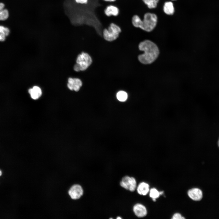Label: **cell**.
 Segmentation results:
<instances>
[{"label":"cell","mask_w":219,"mask_h":219,"mask_svg":"<svg viewBox=\"0 0 219 219\" xmlns=\"http://www.w3.org/2000/svg\"><path fill=\"white\" fill-rule=\"evenodd\" d=\"M106 2H114L116 1V0H103Z\"/></svg>","instance_id":"7402d4cb"},{"label":"cell","mask_w":219,"mask_h":219,"mask_svg":"<svg viewBox=\"0 0 219 219\" xmlns=\"http://www.w3.org/2000/svg\"><path fill=\"white\" fill-rule=\"evenodd\" d=\"M120 184L121 187L131 192L134 191L137 187V182L135 179L128 176H125L122 178Z\"/></svg>","instance_id":"5b68a950"},{"label":"cell","mask_w":219,"mask_h":219,"mask_svg":"<svg viewBox=\"0 0 219 219\" xmlns=\"http://www.w3.org/2000/svg\"><path fill=\"white\" fill-rule=\"evenodd\" d=\"M157 21V17L155 14L147 13L144 16V19L141 20L139 28L148 32L152 31L155 27Z\"/></svg>","instance_id":"7a4b0ae2"},{"label":"cell","mask_w":219,"mask_h":219,"mask_svg":"<svg viewBox=\"0 0 219 219\" xmlns=\"http://www.w3.org/2000/svg\"><path fill=\"white\" fill-rule=\"evenodd\" d=\"M163 10L167 15L173 14L174 12V8L172 3L170 2H165L163 6Z\"/></svg>","instance_id":"4fadbf2b"},{"label":"cell","mask_w":219,"mask_h":219,"mask_svg":"<svg viewBox=\"0 0 219 219\" xmlns=\"http://www.w3.org/2000/svg\"><path fill=\"white\" fill-rule=\"evenodd\" d=\"M9 12L6 9H3L0 11V20H5L9 17Z\"/></svg>","instance_id":"ac0fdd59"},{"label":"cell","mask_w":219,"mask_h":219,"mask_svg":"<svg viewBox=\"0 0 219 219\" xmlns=\"http://www.w3.org/2000/svg\"><path fill=\"white\" fill-rule=\"evenodd\" d=\"M2 171L1 170H0V176H1L2 175Z\"/></svg>","instance_id":"cb8c5ba5"},{"label":"cell","mask_w":219,"mask_h":219,"mask_svg":"<svg viewBox=\"0 0 219 219\" xmlns=\"http://www.w3.org/2000/svg\"><path fill=\"white\" fill-rule=\"evenodd\" d=\"M187 194L190 198L196 201L200 200L203 197L202 191L197 188H193L189 189L188 191Z\"/></svg>","instance_id":"ba28073f"},{"label":"cell","mask_w":219,"mask_h":219,"mask_svg":"<svg viewBox=\"0 0 219 219\" xmlns=\"http://www.w3.org/2000/svg\"><path fill=\"white\" fill-rule=\"evenodd\" d=\"M9 34V30L3 26H0V41H4L6 36Z\"/></svg>","instance_id":"5bb4252c"},{"label":"cell","mask_w":219,"mask_h":219,"mask_svg":"<svg viewBox=\"0 0 219 219\" xmlns=\"http://www.w3.org/2000/svg\"></svg>","instance_id":"d4e9b609"},{"label":"cell","mask_w":219,"mask_h":219,"mask_svg":"<svg viewBox=\"0 0 219 219\" xmlns=\"http://www.w3.org/2000/svg\"><path fill=\"white\" fill-rule=\"evenodd\" d=\"M92 60L87 53L82 52L79 54L76 60V64L74 65V69L76 71H83L86 70L91 64Z\"/></svg>","instance_id":"3957f363"},{"label":"cell","mask_w":219,"mask_h":219,"mask_svg":"<svg viewBox=\"0 0 219 219\" xmlns=\"http://www.w3.org/2000/svg\"><path fill=\"white\" fill-rule=\"evenodd\" d=\"M68 194L71 199L77 200L83 195V190L80 185L74 184L69 189Z\"/></svg>","instance_id":"8992f818"},{"label":"cell","mask_w":219,"mask_h":219,"mask_svg":"<svg viewBox=\"0 0 219 219\" xmlns=\"http://www.w3.org/2000/svg\"><path fill=\"white\" fill-rule=\"evenodd\" d=\"M139 49L143 51V54L139 55V61L144 64H150L158 57L159 50L157 45L152 41L146 40L141 42L138 45Z\"/></svg>","instance_id":"6da1fadb"},{"label":"cell","mask_w":219,"mask_h":219,"mask_svg":"<svg viewBox=\"0 0 219 219\" xmlns=\"http://www.w3.org/2000/svg\"><path fill=\"white\" fill-rule=\"evenodd\" d=\"M67 86L69 89L77 92L82 85V82L78 78H69L68 79Z\"/></svg>","instance_id":"52a82bcc"},{"label":"cell","mask_w":219,"mask_h":219,"mask_svg":"<svg viewBox=\"0 0 219 219\" xmlns=\"http://www.w3.org/2000/svg\"><path fill=\"white\" fill-rule=\"evenodd\" d=\"M144 2L150 9L156 8L159 0H142Z\"/></svg>","instance_id":"9a60e30c"},{"label":"cell","mask_w":219,"mask_h":219,"mask_svg":"<svg viewBox=\"0 0 219 219\" xmlns=\"http://www.w3.org/2000/svg\"><path fill=\"white\" fill-rule=\"evenodd\" d=\"M185 218L182 216L179 213H175L172 216V219H185Z\"/></svg>","instance_id":"d6986e66"},{"label":"cell","mask_w":219,"mask_h":219,"mask_svg":"<svg viewBox=\"0 0 219 219\" xmlns=\"http://www.w3.org/2000/svg\"><path fill=\"white\" fill-rule=\"evenodd\" d=\"M119 9L117 7L113 5L107 6L104 10L105 14L108 17L112 16H117L119 14Z\"/></svg>","instance_id":"30bf717a"},{"label":"cell","mask_w":219,"mask_h":219,"mask_svg":"<svg viewBox=\"0 0 219 219\" xmlns=\"http://www.w3.org/2000/svg\"><path fill=\"white\" fill-rule=\"evenodd\" d=\"M121 32V29L119 26L115 23H111L107 28L103 30V36L106 40L112 41L118 38Z\"/></svg>","instance_id":"277c9868"},{"label":"cell","mask_w":219,"mask_h":219,"mask_svg":"<svg viewBox=\"0 0 219 219\" xmlns=\"http://www.w3.org/2000/svg\"><path fill=\"white\" fill-rule=\"evenodd\" d=\"M217 145H218V147L219 148V138L218 140L217 141Z\"/></svg>","instance_id":"603a6c76"},{"label":"cell","mask_w":219,"mask_h":219,"mask_svg":"<svg viewBox=\"0 0 219 219\" xmlns=\"http://www.w3.org/2000/svg\"><path fill=\"white\" fill-rule=\"evenodd\" d=\"M28 92L31 97L33 99H39L41 96L42 92L41 89L38 86H35L32 88L29 89Z\"/></svg>","instance_id":"8fae6325"},{"label":"cell","mask_w":219,"mask_h":219,"mask_svg":"<svg viewBox=\"0 0 219 219\" xmlns=\"http://www.w3.org/2000/svg\"><path fill=\"white\" fill-rule=\"evenodd\" d=\"M133 210L135 215L139 217H144L147 214L146 207L144 205L139 203H137L134 206Z\"/></svg>","instance_id":"9c48e42d"},{"label":"cell","mask_w":219,"mask_h":219,"mask_svg":"<svg viewBox=\"0 0 219 219\" xmlns=\"http://www.w3.org/2000/svg\"><path fill=\"white\" fill-rule=\"evenodd\" d=\"M117 99L120 101L124 102L126 100L127 98V93L125 91H120L116 94Z\"/></svg>","instance_id":"2e32d148"},{"label":"cell","mask_w":219,"mask_h":219,"mask_svg":"<svg viewBox=\"0 0 219 219\" xmlns=\"http://www.w3.org/2000/svg\"><path fill=\"white\" fill-rule=\"evenodd\" d=\"M160 195V192L155 188H151L149 191L150 196L153 199L158 198Z\"/></svg>","instance_id":"e0dca14e"},{"label":"cell","mask_w":219,"mask_h":219,"mask_svg":"<svg viewBox=\"0 0 219 219\" xmlns=\"http://www.w3.org/2000/svg\"><path fill=\"white\" fill-rule=\"evenodd\" d=\"M5 6L4 4L2 3H0V11L4 9Z\"/></svg>","instance_id":"44dd1931"},{"label":"cell","mask_w":219,"mask_h":219,"mask_svg":"<svg viewBox=\"0 0 219 219\" xmlns=\"http://www.w3.org/2000/svg\"><path fill=\"white\" fill-rule=\"evenodd\" d=\"M75 1L78 3L86 4L88 3V0H75Z\"/></svg>","instance_id":"ffe728a7"},{"label":"cell","mask_w":219,"mask_h":219,"mask_svg":"<svg viewBox=\"0 0 219 219\" xmlns=\"http://www.w3.org/2000/svg\"><path fill=\"white\" fill-rule=\"evenodd\" d=\"M137 189L138 194L144 196L149 191V186L146 182H141L138 185Z\"/></svg>","instance_id":"7c38bea8"}]
</instances>
